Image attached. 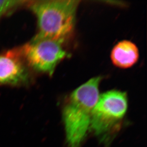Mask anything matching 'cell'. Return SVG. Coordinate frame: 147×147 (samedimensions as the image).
Instances as JSON below:
<instances>
[{
	"label": "cell",
	"instance_id": "1",
	"mask_svg": "<svg viewBox=\"0 0 147 147\" xmlns=\"http://www.w3.org/2000/svg\"><path fill=\"white\" fill-rule=\"evenodd\" d=\"M102 78L90 79L72 92L64 105L63 118L69 147H80L90 127Z\"/></svg>",
	"mask_w": 147,
	"mask_h": 147
},
{
	"label": "cell",
	"instance_id": "2",
	"mask_svg": "<svg viewBox=\"0 0 147 147\" xmlns=\"http://www.w3.org/2000/svg\"><path fill=\"white\" fill-rule=\"evenodd\" d=\"M77 0L32 1L30 8L37 19L38 32L33 39H56L65 42L75 26Z\"/></svg>",
	"mask_w": 147,
	"mask_h": 147
},
{
	"label": "cell",
	"instance_id": "3",
	"mask_svg": "<svg viewBox=\"0 0 147 147\" xmlns=\"http://www.w3.org/2000/svg\"><path fill=\"white\" fill-rule=\"evenodd\" d=\"M127 109L125 92L113 90L103 93L92 111L90 128L101 140H107L120 126Z\"/></svg>",
	"mask_w": 147,
	"mask_h": 147
},
{
	"label": "cell",
	"instance_id": "4",
	"mask_svg": "<svg viewBox=\"0 0 147 147\" xmlns=\"http://www.w3.org/2000/svg\"><path fill=\"white\" fill-rule=\"evenodd\" d=\"M64 42L50 38L33 39L19 49L29 67L51 76L58 64L69 56L63 48Z\"/></svg>",
	"mask_w": 147,
	"mask_h": 147
},
{
	"label": "cell",
	"instance_id": "5",
	"mask_svg": "<svg viewBox=\"0 0 147 147\" xmlns=\"http://www.w3.org/2000/svg\"><path fill=\"white\" fill-rule=\"evenodd\" d=\"M28 68L19 49L0 54V85L28 84L31 77Z\"/></svg>",
	"mask_w": 147,
	"mask_h": 147
},
{
	"label": "cell",
	"instance_id": "6",
	"mask_svg": "<svg viewBox=\"0 0 147 147\" xmlns=\"http://www.w3.org/2000/svg\"><path fill=\"white\" fill-rule=\"evenodd\" d=\"M111 58L113 65L118 68H131L139 60V49L133 42L122 40L113 48Z\"/></svg>",
	"mask_w": 147,
	"mask_h": 147
},
{
	"label": "cell",
	"instance_id": "7",
	"mask_svg": "<svg viewBox=\"0 0 147 147\" xmlns=\"http://www.w3.org/2000/svg\"><path fill=\"white\" fill-rule=\"evenodd\" d=\"M26 2L27 1H0V18L9 11Z\"/></svg>",
	"mask_w": 147,
	"mask_h": 147
}]
</instances>
